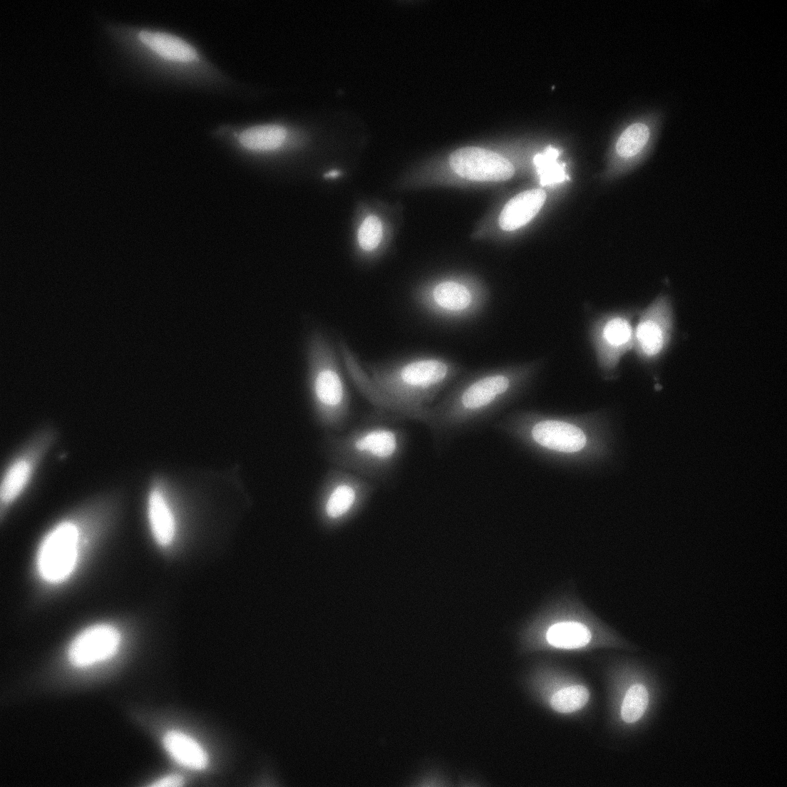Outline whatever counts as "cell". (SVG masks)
Returning <instances> with one entry per match:
<instances>
[{
	"label": "cell",
	"mask_w": 787,
	"mask_h": 787,
	"mask_svg": "<svg viewBox=\"0 0 787 787\" xmlns=\"http://www.w3.org/2000/svg\"><path fill=\"white\" fill-rule=\"evenodd\" d=\"M413 304L428 317L442 323L460 324L477 319L487 309L489 295L478 283L447 278L419 288Z\"/></svg>",
	"instance_id": "obj_5"
},
{
	"label": "cell",
	"mask_w": 787,
	"mask_h": 787,
	"mask_svg": "<svg viewBox=\"0 0 787 787\" xmlns=\"http://www.w3.org/2000/svg\"><path fill=\"white\" fill-rule=\"evenodd\" d=\"M588 334L598 367L607 374L614 372L622 357L633 349L632 314L628 311L600 314L591 322Z\"/></svg>",
	"instance_id": "obj_7"
},
{
	"label": "cell",
	"mask_w": 787,
	"mask_h": 787,
	"mask_svg": "<svg viewBox=\"0 0 787 787\" xmlns=\"http://www.w3.org/2000/svg\"><path fill=\"white\" fill-rule=\"evenodd\" d=\"M552 646L563 649H575L585 646L591 639V633L584 624L575 622L557 623L549 628L546 634Z\"/></svg>",
	"instance_id": "obj_19"
},
{
	"label": "cell",
	"mask_w": 787,
	"mask_h": 787,
	"mask_svg": "<svg viewBox=\"0 0 787 787\" xmlns=\"http://www.w3.org/2000/svg\"><path fill=\"white\" fill-rule=\"evenodd\" d=\"M558 155V150L552 146H548L543 153L535 155L533 162L542 185H554L568 179L565 172V165L557 161Z\"/></svg>",
	"instance_id": "obj_20"
},
{
	"label": "cell",
	"mask_w": 787,
	"mask_h": 787,
	"mask_svg": "<svg viewBox=\"0 0 787 787\" xmlns=\"http://www.w3.org/2000/svg\"><path fill=\"white\" fill-rule=\"evenodd\" d=\"M589 696L588 690L584 686H570L555 693L550 699V705L557 711L570 713L583 707Z\"/></svg>",
	"instance_id": "obj_22"
},
{
	"label": "cell",
	"mask_w": 787,
	"mask_h": 787,
	"mask_svg": "<svg viewBox=\"0 0 787 787\" xmlns=\"http://www.w3.org/2000/svg\"><path fill=\"white\" fill-rule=\"evenodd\" d=\"M400 417L377 409L370 423L347 433L326 432L323 451L326 459L369 480L386 483L396 473L408 444V433L395 424Z\"/></svg>",
	"instance_id": "obj_3"
},
{
	"label": "cell",
	"mask_w": 787,
	"mask_h": 787,
	"mask_svg": "<svg viewBox=\"0 0 787 787\" xmlns=\"http://www.w3.org/2000/svg\"><path fill=\"white\" fill-rule=\"evenodd\" d=\"M530 433L533 441L539 445L564 453L580 451L586 443L580 428L564 421H540L532 426Z\"/></svg>",
	"instance_id": "obj_13"
},
{
	"label": "cell",
	"mask_w": 787,
	"mask_h": 787,
	"mask_svg": "<svg viewBox=\"0 0 787 787\" xmlns=\"http://www.w3.org/2000/svg\"><path fill=\"white\" fill-rule=\"evenodd\" d=\"M540 364L535 360L463 374L429 406L424 425L434 443L443 445L486 423L528 381Z\"/></svg>",
	"instance_id": "obj_1"
},
{
	"label": "cell",
	"mask_w": 787,
	"mask_h": 787,
	"mask_svg": "<svg viewBox=\"0 0 787 787\" xmlns=\"http://www.w3.org/2000/svg\"><path fill=\"white\" fill-rule=\"evenodd\" d=\"M546 200L541 189L526 190L515 195L504 206L499 225L505 231L517 230L529 222L540 211Z\"/></svg>",
	"instance_id": "obj_15"
},
{
	"label": "cell",
	"mask_w": 787,
	"mask_h": 787,
	"mask_svg": "<svg viewBox=\"0 0 787 787\" xmlns=\"http://www.w3.org/2000/svg\"><path fill=\"white\" fill-rule=\"evenodd\" d=\"M672 309L666 297L652 302L639 314L634 327V346L638 358L644 362L656 360L669 343L672 329Z\"/></svg>",
	"instance_id": "obj_10"
},
{
	"label": "cell",
	"mask_w": 787,
	"mask_h": 787,
	"mask_svg": "<svg viewBox=\"0 0 787 787\" xmlns=\"http://www.w3.org/2000/svg\"><path fill=\"white\" fill-rule=\"evenodd\" d=\"M56 438V430L45 426L36 432L11 461L1 480V514L24 492Z\"/></svg>",
	"instance_id": "obj_8"
},
{
	"label": "cell",
	"mask_w": 787,
	"mask_h": 787,
	"mask_svg": "<svg viewBox=\"0 0 787 787\" xmlns=\"http://www.w3.org/2000/svg\"><path fill=\"white\" fill-rule=\"evenodd\" d=\"M147 514L155 542L162 547L170 546L175 537L176 521L168 498L160 484H153L149 490Z\"/></svg>",
	"instance_id": "obj_14"
},
{
	"label": "cell",
	"mask_w": 787,
	"mask_h": 787,
	"mask_svg": "<svg viewBox=\"0 0 787 787\" xmlns=\"http://www.w3.org/2000/svg\"><path fill=\"white\" fill-rule=\"evenodd\" d=\"M383 235V227L380 219L375 215L366 217L358 231V242L362 250L371 252L379 245Z\"/></svg>",
	"instance_id": "obj_24"
},
{
	"label": "cell",
	"mask_w": 787,
	"mask_h": 787,
	"mask_svg": "<svg viewBox=\"0 0 787 787\" xmlns=\"http://www.w3.org/2000/svg\"><path fill=\"white\" fill-rule=\"evenodd\" d=\"M140 39L160 56L178 61H192L197 57L195 49L180 37L158 31L142 30Z\"/></svg>",
	"instance_id": "obj_17"
},
{
	"label": "cell",
	"mask_w": 787,
	"mask_h": 787,
	"mask_svg": "<svg viewBox=\"0 0 787 787\" xmlns=\"http://www.w3.org/2000/svg\"><path fill=\"white\" fill-rule=\"evenodd\" d=\"M163 744L170 755L180 764L195 770L204 768L207 756L202 746L191 736L178 731H170L163 738Z\"/></svg>",
	"instance_id": "obj_16"
},
{
	"label": "cell",
	"mask_w": 787,
	"mask_h": 787,
	"mask_svg": "<svg viewBox=\"0 0 787 787\" xmlns=\"http://www.w3.org/2000/svg\"><path fill=\"white\" fill-rule=\"evenodd\" d=\"M369 375L386 399L389 411L425 423L429 406L465 371L449 358L421 354L369 366Z\"/></svg>",
	"instance_id": "obj_2"
},
{
	"label": "cell",
	"mask_w": 787,
	"mask_h": 787,
	"mask_svg": "<svg viewBox=\"0 0 787 787\" xmlns=\"http://www.w3.org/2000/svg\"><path fill=\"white\" fill-rule=\"evenodd\" d=\"M184 778L180 775L172 774L163 777L151 784L155 787H177L184 784Z\"/></svg>",
	"instance_id": "obj_25"
},
{
	"label": "cell",
	"mask_w": 787,
	"mask_h": 787,
	"mask_svg": "<svg viewBox=\"0 0 787 787\" xmlns=\"http://www.w3.org/2000/svg\"><path fill=\"white\" fill-rule=\"evenodd\" d=\"M649 138V130L645 124L634 123L627 127L619 136L616 144V150L621 157H633L644 148Z\"/></svg>",
	"instance_id": "obj_21"
},
{
	"label": "cell",
	"mask_w": 787,
	"mask_h": 787,
	"mask_svg": "<svg viewBox=\"0 0 787 787\" xmlns=\"http://www.w3.org/2000/svg\"><path fill=\"white\" fill-rule=\"evenodd\" d=\"M66 519L56 524L41 540L36 555V569L46 583L57 585L74 571L79 553L81 528Z\"/></svg>",
	"instance_id": "obj_6"
},
{
	"label": "cell",
	"mask_w": 787,
	"mask_h": 787,
	"mask_svg": "<svg viewBox=\"0 0 787 787\" xmlns=\"http://www.w3.org/2000/svg\"><path fill=\"white\" fill-rule=\"evenodd\" d=\"M120 644V634L113 625L97 624L77 634L69 644L67 656L78 668L97 664L110 658Z\"/></svg>",
	"instance_id": "obj_12"
},
{
	"label": "cell",
	"mask_w": 787,
	"mask_h": 787,
	"mask_svg": "<svg viewBox=\"0 0 787 787\" xmlns=\"http://www.w3.org/2000/svg\"><path fill=\"white\" fill-rule=\"evenodd\" d=\"M339 175L340 172L339 170H334L325 173L324 177L327 178H334L338 177Z\"/></svg>",
	"instance_id": "obj_26"
},
{
	"label": "cell",
	"mask_w": 787,
	"mask_h": 787,
	"mask_svg": "<svg viewBox=\"0 0 787 787\" xmlns=\"http://www.w3.org/2000/svg\"><path fill=\"white\" fill-rule=\"evenodd\" d=\"M648 701V692L644 685L637 684L632 686L627 691L622 704V719L627 723L639 720L644 714Z\"/></svg>",
	"instance_id": "obj_23"
},
{
	"label": "cell",
	"mask_w": 787,
	"mask_h": 787,
	"mask_svg": "<svg viewBox=\"0 0 787 787\" xmlns=\"http://www.w3.org/2000/svg\"><path fill=\"white\" fill-rule=\"evenodd\" d=\"M307 361L315 420L326 432L339 433L349 420L350 396L334 350L321 333L310 338Z\"/></svg>",
	"instance_id": "obj_4"
},
{
	"label": "cell",
	"mask_w": 787,
	"mask_h": 787,
	"mask_svg": "<svg viewBox=\"0 0 787 787\" xmlns=\"http://www.w3.org/2000/svg\"><path fill=\"white\" fill-rule=\"evenodd\" d=\"M320 487L324 515L332 522L347 516L374 491L376 485L362 476L338 468L326 473Z\"/></svg>",
	"instance_id": "obj_9"
},
{
	"label": "cell",
	"mask_w": 787,
	"mask_h": 787,
	"mask_svg": "<svg viewBox=\"0 0 787 787\" xmlns=\"http://www.w3.org/2000/svg\"><path fill=\"white\" fill-rule=\"evenodd\" d=\"M449 164L457 175L475 181H503L510 179L515 173L513 164L501 155L474 146L453 151L449 157Z\"/></svg>",
	"instance_id": "obj_11"
},
{
	"label": "cell",
	"mask_w": 787,
	"mask_h": 787,
	"mask_svg": "<svg viewBox=\"0 0 787 787\" xmlns=\"http://www.w3.org/2000/svg\"><path fill=\"white\" fill-rule=\"evenodd\" d=\"M285 129L277 125H261L250 127L238 135L240 144L250 150L267 151L278 148L286 138Z\"/></svg>",
	"instance_id": "obj_18"
}]
</instances>
